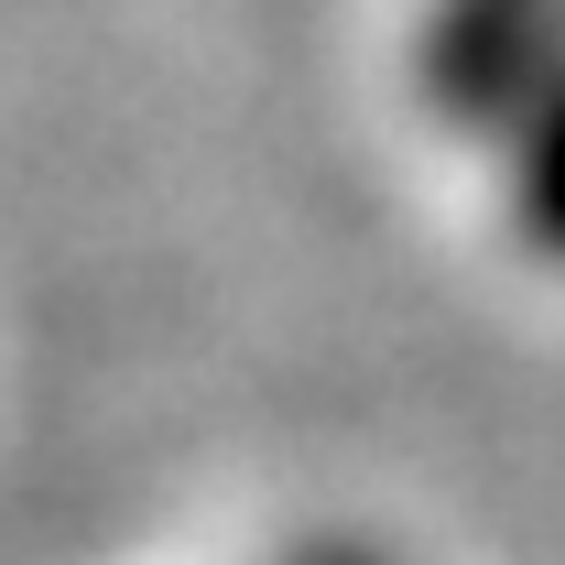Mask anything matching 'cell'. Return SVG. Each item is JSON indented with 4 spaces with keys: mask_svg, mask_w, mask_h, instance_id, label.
<instances>
[{
    "mask_svg": "<svg viewBox=\"0 0 565 565\" xmlns=\"http://www.w3.org/2000/svg\"><path fill=\"white\" fill-rule=\"evenodd\" d=\"M316 565H370V555H316Z\"/></svg>",
    "mask_w": 565,
    "mask_h": 565,
    "instance_id": "3",
    "label": "cell"
},
{
    "mask_svg": "<svg viewBox=\"0 0 565 565\" xmlns=\"http://www.w3.org/2000/svg\"><path fill=\"white\" fill-rule=\"evenodd\" d=\"M500 196H511L522 250L565 262V87H555V98H544L511 141H500Z\"/></svg>",
    "mask_w": 565,
    "mask_h": 565,
    "instance_id": "2",
    "label": "cell"
},
{
    "mask_svg": "<svg viewBox=\"0 0 565 565\" xmlns=\"http://www.w3.org/2000/svg\"><path fill=\"white\" fill-rule=\"evenodd\" d=\"M565 87V0H424L414 98L457 141H511Z\"/></svg>",
    "mask_w": 565,
    "mask_h": 565,
    "instance_id": "1",
    "label": "cell"
}]
</instances>
